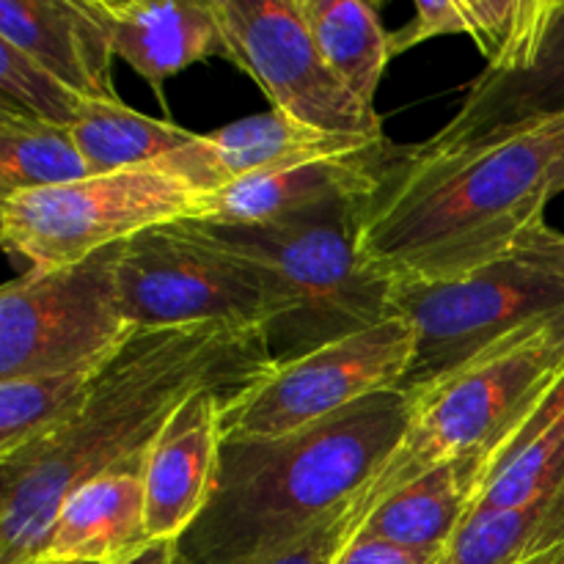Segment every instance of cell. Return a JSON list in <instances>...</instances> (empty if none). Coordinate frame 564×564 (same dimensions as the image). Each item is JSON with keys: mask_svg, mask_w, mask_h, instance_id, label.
Masks as SVG:
<instances>
[{"mask_svg": "<svg viewBox=\"0 0 564 564\" xmlns=\"http://www.w3.org/2000/svg\"><path fill=\"white\" fill-rule=\"evenodd\" d=\"M116 58L152 88L207 58L229 61L213 0H91Z\"/></svg>", "mask_w": 564, "mask_h": 564, "instance_id": "obj_17", "label": "cell"}, {"mask_svg": "<svg viewBox=\"0 0 564 564\" xmlns=\"http://www.w3.org/2000/svg\"><path fill=\"white\" fill-rule=\"evenodd\" d=\"M551 198H556L560 193H564V130L560 138V147H556L554 163H551V185H549Z\"/></svg>", "mask_w": 564, "mask_h": 564, "instance_id": "obj_33", "label": "cell"}, {"mask_svg": "<svg viewBox=\"0 0 564 564\" xmlns=\"http://www.w3.org/2000/svg\"><path fill=\"white\" fill-rule=\"evenodd\" d=\"M0 105L72 130L91 102L0 39Z\"/></svg>", "mask_w": 564, "mask_h": 564, "instance_id": "obj_27", "label": "cell"}, {"mask_svg": "<svg viewBox=\"0 0 564 564\" xmlns=\"http://www.w3.org/2000/svg\"><path fill=\"white\" fill-rule=\"evenodd\" d=\"M466 17H463L460 0H419L413 6V17L391 33V58L416 44L435 36H452V33H466Z\"/></svg>", "mask_w": 564, "mask_h": 564, "instance_id": "obj_29", "label": "cell"}, {"mask_svg": "<svg viewBox=\"0 0 564 564\" xmlns=\"http://www.w3.org/2000/svg\"><path fill=\"white\" fill-rule=\"evenodd\" d=\"M556 0H460L466 36L477 42L485 72H516L538 50Z\"/></svg>", "mask_w": 564, "mask_h": 564, "instance_id": "obj_26", "label": "cell"}, {"mask_svg": "<svg viewBox=\"0 0 564 564\" xmlns=\"http://www.w3.org/2000/svg\"><path fill=\"white\" fill-rule=\"evenodd\" d=\"M352 534H356V521H352L350 499L347 505L336 507L323 521L314 523L301 538L290 540L248 564H334Z\"/></svg>", "mask_w": 564, "mask_h": 564, "instance_id": "obj_28", "label": "cell"}, {"mask_svg": "<svg viewBox=\"0 0 564 564\" xmlns=\"http://www.w3.org/2000/svg\"><path fill=\"white\" fill-rule=\"evenodd\" d=\"M143 460L72 490L50 527L39 562L121 564L154 545L147 527Z\"/></svg>", "mask_w": 564, "mask_h": 564, "instance_id": "obj_19", "label": "cell"}, {"mask_svg": "<svg viewBox=\"0 0 564 564\" xmlns=\"http://www.w3.org/2000/svg\"><path fill=\"white\" fill-rule=\"evenodd\" d=\"M471 494L468 457L449 460L391 494L378 510L369 512L356 534H372L438 556L466 523Z\"/></svg>", "mask_w": 564, "mask_h": 564, "instance_id": "obj_20", "label": "cell"}, {"mask_svg": "<svg viewBox=\"0 0 564 564\" xmlns=\"http://www.w3.org/2000/svg\"><path fill=\"white\" fill-rule=\"evenodd\" d=\"M39 564H88V562H39Z\"/></svg>", "mask_w": 564, "mask_h": 564, "instance_id": "obj_34", "label": "cell"}, {"mask_svg": "<svg viewBox=\"0 0 564 564\" xmlns=\"http://www.w3.org/2000/svg\"><path fill=\"white\" fill-rule=\"evenodd\" d=\"M99 369L0 380V463L58 433L80 411Z\"/></svg>", "mask_w": 564, "mask_h": 564, "instance_id": "obj_25", "label": "cell"}, {"mask_svg": "<svg viewBox=\"0 0 564 564\" xmlns=\"http://www.w3.org/2000/svg\"><path fill=\"white\" fill-rule=\"evenodd\" d=\"M0 39L88 102H121L113 88V47L91 0H3Z\"/></svg>", "mask_w": 564, "mask_h": 564, "instance_id": "obj_16", "label": "cell"}, {"mask_svg": "<svg viewBox=\"0 0 564 564\" xmlns=\"http://www.w3.org/2000/svg\"><path fill=\"white\" fill-rule=\"evenodd\" d=\"M202 213V193L147 165L0 198V231L6 251L28 262V270L47 273L75 268L160 226L198 220Z\"/></svg>", "mask_w": 564, "mask_h": 564, "instance_id": "obj_6", "label": "cell"}, {"mask_svg": "<svg viewBox=\"0 0 564 564\" xmlns=\"http://www.w3.org/2000/svg\"><path fill=\"white\" fill-rule=\"evenodd\" d=\"M380 141H386V135H334L314 130L270 108L268 113L248 116L207 135H196L187 147L160 160L158 169L185 180L202 196H209L281 165L358 152Z\"/></svg>", "mask_w": 564, "mask_h": 564, "instance_id": "obj_14", "label": "cell"}, {"mask_svg": "<svg viewBox=\"0 0 564 564\" xmlns=\"http://www.w3.org/2000/svg\"><path fill=\"white\" fill-rule=\"evenodd\" d=\"M176 543H154L149 545L143 554H138L135 560L121 562V564H176Z\"/></svg>", "mask_w": 564, "mask_h": 564, "instance_id": "obj_32", "label": "cell"}, {"mask_svg": "<svg viewBox=\"0 0 564 564\" xmlns=\"http://www.w3.org/2000/svg\"><path fill=\"white\" fill-rule=\"evenodd\" d=\"M240 397L202 391L182 402L143 460L147 527L154 543H180L215 494L224 419Z\"/></svg>", "mask_w": 564, "mask_h": 564, "instance_id": "obj_12", "label": "cell"}, {"mask_svg": "<svg viewBox=\"0 0 564 564\" xmlns=\"http://www.w3.org/2000/svg\"><path fill=\"white\" fill-rule=\"evenodd\" d=\"M361 204L262 226L202 224L268 281L275 303L268 325L275 364L295 361L394 314V286L358 251Z\"/></svg>", "mask_w": 564, "mask_h": 564, "instance_id": "obj_4", "label": "cell"}, {"mask_svg": "<svg viewBox=\"0 0 564 564\" xmlns=\"http://www.w3.org/2000/svg\"><path fill=\"white\" fill-rule=\"evenodd\" d=\"M468 463L474 488L468 518L564 494V369L499 444Z\"/></svg>", "mask_w": 564, "mask_h": 564, "instance_id": "obj_18", "label": "cell"}, {"mask_svg": "<svg viewBox=\"0 0 564 564\" xmlns=\"http://www.w3.org/2000/svg\"><path fill=\"white\" fill-rule=\"evenodd\" d=\"M411 394L380 391L275 438L224 441L215 494L176 543L182 564H248L356 499L413 419Z\"/></svg>", "mask_w": 564, "mask_h": 564, "instance_id": "obj_3", "label": "cell"}, {"mask_svg": "<svg viewBox=\"0 0 564 564\" xmlns=\"http://www.w3.org/2000/svg\"><path fill=\"white\" fill-rule=\"evenodd\" d=\"M564 369V314L518 330L419 394L405 438L352 499L356 532L391 494L424 471L499 444Z\"/></svg>", "mask_w": 564, "mask_h": 564, "instance_id": "obj_5", "label": "cell"}, {"mask_svg": "<svg viewBox=\"0 0 564 564\" xmlns=\"http://www.w3.org/2000/svg\"><path fill=\"white\" fill-rule=\"evenodd\" d=\"M229 64L257 80L273 110L334 135L383 138L378 110L334 75L297 0H213Z\"/></svg>", "mask_w": 564, "mask_h": 564, "instance_id": "obj_11", "label": "cell"}, {"mask_svg": "<svg viewBox=\"0 0 564 564\" xmlns=\"http://www.w3.org/2000/svg\"><path fill=\"white\" fill-rule=\"evenodd\" d=\"M119 248L75 268L28 270L0 292V380L105 364L135 330L116 286Z\"/></svg>", "mask_w": 564, "mask_h": 564, "instance_id": "obj_9", "label": "cell"}, {"mask_svg": "<svg viewBox=\"0 0 564 564\" xmlns=\"http://www.w3.org/2000/svg\"><path fill=\"white\" fill-rule=\"evenodd\" d=\"M521 248L532 257H538L540 262L551 264L554 270H560L564 275V235L562 231L551 229L549 224L538 226L534 231H529L521 240Z\"/></svg>", "mask_w": 564, "mask_h": 564, "instance_id": "obj_31", "label": "cell"}, {"mask_svg": "<svg viewBox=\"0 0 564 564\" xmlns=\"http://www.w3.org/2000/svg\"><path fill=\"white\" fill-rule=\"evenodd\" d=\"M72 135L91 174H113L158 165L171 152L187 147L198 132L138 113L124 102H91L72 127Z\"/></svg>", "mask_w": 564, "mask_h": 564, "instance_id": "obj_23", "label": "cell"}, {"mask_svg": "<svg viewBox=\"0 0 564 564\" xmlns=\"http://www.w3.org/2000/svg\"><path fill=\"white\" fill-rule=\"evenodd\" d=\"M564 116V0H556L538 50L516 72H485L468 86L457 113L435 132L430 149H460L512 135Z\"/></svg>", "mask_w": 564, "mask_h": 564, "instance_id": "obj_15", "label": "cell"}, {"mask_svg": "<svg viewBox=\"0 0 564 564\" xmlns=\"http://www.w3.org/2000/svg\"><path fill=\"white\" fill-rule=\"evenodd\" d=\"M297 6L325 64L347 91L375 108L380 77L391 61V33L378 9L364 0H297Z\"/></svg>", "mask_w": 564, "mask_h": 564, "instance_id": "obj_21", "label": "cell"}, {"mask_svg": "<svg viewBox=\"0 0 564 564\" xmlns=\"http://www.w3.org/2000/svg\"><path fill=\"white\" fill-rule=\"evenodd\" d=\"M116 286L132 330L224 323L268 334L275 314L262 273L196 220L160 226L119 246Z\"/></svg>", "mask_w": 564, "mask_h": 564, "instance_id": "obj_8", "label": "cell"}, {"mask_svg": "<svg viewBox=\"0 0 564 564\" xmlns=\"http://www.w3.org/2000/svg\"><path fill=\"white\" fill-rule=\"evenodd\" d=\"M562 119L460 149L397 147L358 209V251L391 286L446 284L545 224Z\"/></svg>", "mask_w": 564, "mask_h": 564, "instance_id": "obj_2", "label": "cell"}, {"mask_svg": "<svg viewBox=\"0 0 564 564\" xmlns=\"http://www.w3.org/2000/svg\"><path fill=\"white\" fill-rule=\"evenodd\" d=\"M176 564H182V562H180V556H176Z\"/></svg>", "mask_w": 564, "mask_h": 564, "instance_id": "obj_35", "label": "cell"}, {"mask_svg": "<svg viewBox=\"0 0 564 564\" xmlns=\"http://www.w3.org/2000/svg\"><path fill=\"white\" fill-rule=\"evenodd\" d=\"M564 549V494L466 518L433 564H523Z\"/></svg>", "mask_w": 564, "mask_h": 564, "instance_id": "obj_22", "label": "cell"}, {"mask_svg": "<svg viewBox=\"0 0 564 564\" xmlns=\"http://www.w3.org/2000/svg\"><path fill=\"white\" fill-rule=\"evenodd\" d=\"M391 308L413 328L400 391L416 400L518 330L564 314V275L518 246L466 279L394 286Z\"/></svg>", "mask_w": 564, "mask_h": 564, "instance_id": "obj_7", "label": "cell"}, {"mask_svg": "<svg viewBox=\"0 0 564 564\" xmlns=\"http://www.w3.org/2000/svg\"><path fill=\"white\" fill-rule=\"evenodd\" d=\"M275 358L264 328L182 325L135 330L94 378L80 411L50 438L0 463V564H36L72 490L147 457L182 402L242 397Z\"/></svg>", "mask_w": 564, "mask_h": 564, "instance_id": "obj_1", "label": "cell"}, {"mask_svg": "<svg viewBox=\"0 0 564 564\" xmlns=\"http://www.w3.org/2000/svg\"><path fill=\"white\" fill-rule=\"evenodd\" d=\"M91 176L66 127L0 105V198L72 185Z\"/></svg>", "mask_w": 564, "mask_h": 564, "instance_id": "obj_24", "label": "cell"}, {"mask_svg": "<svg viewBox=\"0 0 564 564\" xmlns=\"http://www.w3.org/2000/svg\"><path fill=\"white\" fill-rule=\"evenodd\" d=\"M394 149V143L380 141L358 152L301 160L248 176L204 196V213L196 224L262 226L325 213L341 204H361L378 187Z\"/></svg>", "mask_w": 564, "mask_h": 564, "instance_id": "obj_13", "label": "cell"}, {"mask_svg": "<svg viewBox=\"0 0 564 564\" xmlns=\"http://www.w3.org/2000/svg\"><path fill=\"white\" fill-rule=\"evenodd\" d=\"M435 554L405 549L372 534H352L334 564H433Z\"/></svg>", "mask_w": 564, "mask_h": 564, "instance_id": "obj_30", "label": "cell"}, {"mask_svg": "<svg viewBox=\"0 0 564 564\" xmlns=\"http://www.w3.org/2000/svg\"><path fill=\"white\" fill-rule=\"evenodd\" d=\"M413 358V328L402 314L275 364L226 411L224 441L275 438L345 411L380 391L400 389Z\"/></svg>", "mask_w": 564, "mask_h": 564, "instance_id": "obj_10", "label": "cell"}]
</instances>
